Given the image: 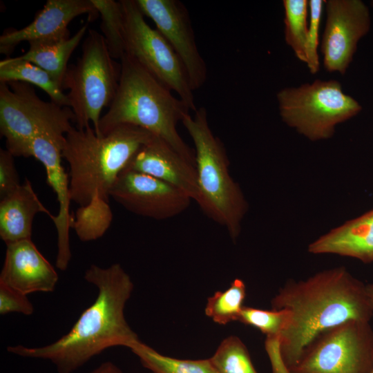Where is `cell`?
<instances>
[{"label": "cell", "instance_id": "obj_1", "mask_svg": "<svg viewBox=\"0 0 373 373\" xmlns=\"http://www.w3.org/2000/svg\"><path fill=\"white\" fill-rule=\"evenodd\" d=\"M84 278L96 287L97 296L68 333L45 346H8V352L24 358L49 361L58 373H73L106 349L130 348L140 341L124 315L133 283L122 267L119 263L108 267L91 265Z\"/></svg>", "mask_w": 373, "mask_h": 373}, {"label": "cell", "instance_id": "obj_2", "mask_svg": "<svg viewBox=\"0 0 373 373\" xmlns=\"http://www.w3.org/2000/svg\"><path fill=\"white\" fill-rule=\"evenodd\" d=\"M365 285L340 267L288 281L279 289L271 305L289 313L280 336L281 355L289 370L322 332L352 320L371 321L373 307Z\"/></svg>", "mask_w": 373, "mask_h": 373}, {"label": "cell", "instance_id": "obj_3", "mask_svg": "<svg viewBox=\"0 0 373 373\" xmlns=\"http://www.w3.org/2000/svg\"><path fill=\"white\" fill-rule=\"evenodd\" d=\"M115 96L101 117L99 135L129 124L142 128L169 144L195 166L194 149L181 137L177 124L190 109L134 58L125 53Z\"/></svg>", "mask_w": 373, "mask_h": 373}, {"label": "cell", "instance_id": "obj_4", "mask_svg": "<svg viewBox=\"0 0 373 373\" xmlns=\"http://www.w3.org/2000/svg\"><path fill=\"white\" fill-rule=\"evenodd\" d=\"M154 136L129 124L101 135L90 126L84 129L73 126L65 135L62 150V157L69 166L72 201L84 206L97 195L109 202L110 191L119 173Z\"/></svg>", "mask_w": 373, "mask_h": 373}, {"label": "cell", "instance_id": "obj_5", "mask_svg": "<svg viewBox=\"0 0 373 373\" xmlns=\"http://www.w3.org/2000/svg\"><path fill=\"white\" fill-rule=\"evenodd\" d=\"M182 123L194 144L195 169L200 191L197 204L209 218L223 226L236 240L247 211V202L240 186L229 171V160L222 141L209 126L204 107L193 117L185 115Z\"/></svg>", "mask_w": 373, "mask_h": 373}, {"label": "cell", "instance_id": "obj_6", "mask_svg": "<svg viewBox=\"0 0 373 373\" xmlns=\"http://www.w3.org/2000/svg\"><path fill=\"white\" fill-rule=\"evenodd\" d=\"M120 74L121 64L109 54L103 35L89 29L82 56L75 65L68 68L62 84L63 90L69 89V108L74 114L77 128L84 129L92 124L99 135L101 112L113 102Z\"/></svg>", "mask_w": 373, "mask_h": 373}, {"label": "cell", "instance_id": "obj_7", "mask_svg": "<svg viewBox=\"0 0 373 373\" xmlns=\"http://www.w3.org/2000/svg\"><path fill=\"white\" fill-rule=\"evenodd\" d=\"M279 114L289 126L312 141L332 137L336 125L358 115L362 106L336 79H316L276 94Z\"/></svg>", "mask_w": 373, "mask_h": 373}, {"label": "cell", "instance_id": "obj_8", "mask_svg": "<svg viewBox=\"0 0 373 373\" xmlns=\"http://www.w3.org/2000/svg\"><path fill=\"white\" fill-rule=\"evenodd\" d=\"M75 116L70 108L41 99L29 84L0 82V133L15 157H29L35 137L46 131L66 133Z\"/></svg>", "mask_w": 373, "mask_h": 373}, {"label": "cell", "instance_id": "obj_9", "mask_svg": "<svg viewBox=\"0 0 373 373\" xmlns=\"http://www.w3.org/2000/svg\"><path fill=\"white\" fill-rule=\"evenodd\" d=\"M291 373H373V328L349 321L328 329L303 350Z\"/></svg>", "mask_w": 373, "mask_h": 373}, {"label": "cell", "instance_id": "obj_10", "mask_svg": "<svg viewBox=\"0 0 373 373\" xmlns=\"http://www.w3.org/2000/svg\"><path fill=\"white\" fill-rule=\"evenodd\" d=\"M124 15L125 51L160 83L197 110L186 70L169 43L145 21L135 0L120 1Z\"/></svg>", "mask_w": 373, "mask_h": 373}, {"label": "cell", "instance_id": "obj_11", "mask_svg": "<svg viewBox=\"0 0 373 373\" xmlns=\"http://www.w3.org/2000/svg\"><path fill=\"white\" fill-rule=\"evenodd\" d=\"M326 21L319 50L324 68L346 73L359 41L370 31V9L361 0H325Z\"/></svg>", "mask_w": 373, "mask_h": 373}, {"label": "cell", "instance_id": "obj_12", "mask_svg": "<svg viewBox=\"0 0 373 373\" xmlns=\"http://www.w3.org/2000/svg\"><path fill=\"white\" fill-rule=\"evenodd\" d=\"M111 197L128 211L157 220L180 215L192 200L178 188L128 168L119 173L110 191Z\"/></svg>", "mask_w": 373, "mask_h": 373}, {"label": "cell", "instance_id": "obj_13", "mask_svg": "<svg viewBox=\"0 0 373 373\" xmlns=\"http://www.w3.org/2000/svg\"><path fill=\"white\" fill-rule=\"evenodd\" d=\"M66 133L59 130H50L37 135L29 149V157L42 163L46 173V182L57 195L59 210L57 215L49 217L57 232V254L56 267L65 271L71 259L69 232L73 228L74 218L70 209L72 201L69 176L61 164L62 150Z\"/></svg>", "mask_w": 373, "mask_h": 373}, {"label": "cell", "instance_id": "obj_14", "mask_svg": "<svg viewBox=\"0 0 373 373\" xmlns=\"http://www.w3.org/2000/svg\"><path fill=\"white\" fill-rule=\"evenodd\" d=\"M140 10L151 19L181 60L193 90L207 78L206 63L198 50L189 12L178 0H135Z\"/></svg>", "mask_w": 373, "mask_h": 373}, {"label": "cell", "instance_id": "obj_15", "mask_svg": "<svg viewBox=\"0 0 373 373\" xmlns=\"http://www.w3.org/2000/svg\"><path fill=\"white\" fill-rule=\"evenodd\" d=\"M84 14L88 15L90 21L99 15L90 0H48L30 24L0 37V52L9 55L23 41L56 43L66 40L70 37V22Z\"/></svg>", "mask_w": 373, "mask_h": 373}, {"label": "cell", "instance_id": "obj_16", "mask_svg": "<svg viewBox=\"0 0 373 373\" xmlns=\"http://www.w3.org/2000/svg\"><path fill=\"white\" fill-rule=\"evenodd\" d=\"M0 274V283L23 294L52 292L59 276L32 239L9 242Z\"/></svg>", "mask_w": 373, "mask_h": 373}, {"label": "cell", "instance_id": "obj_17", "mask_svg": "<svg viewBox=\"0 0 373 373\" xmlns=\"http://www.w3.org/2000/svg\"><path fill=\"white\" fill-rule=\"evenodd\" d=\"M126 168L150 175L178 188L196 203L199 200L195 166L158 137L154 136L142 146Z\"/></svg>", "mask_w": 373, "mask_h": 373}, {"label": "cell", "instance_id": "obj_18", "mask_svg": "<svg viewBox=\"0 0 373 373\" xmlns=\"http://www.w3.org/2000/svg\"><path fill=\"white\" fill-rule=\"evenodd\" d=\"M309 253L332 254L373 262V209L330 230L309 244Z\"/></svg>", "mask_w": 373, "mask_h": 373}, {"label": "cell", "instance_id": "obj_19", "mask_svg": "<svg viewBox=\"0 0 373 373\" xmlns=\"http://www.w3.org/2000/svg\"><path fill=\"white\" fill-rule=\"evenodd\" d=\"M39 213L51 215L26 178L17 190L1 199V239L6 244L31 239L32 222Z\"/></svg>", "mask_w": 373, "mask_h": 373}, {"label": "cell", "instance_id": "obj_20", "mask_svg": "<svg viewBox=\"0 0 373 373\" xmlns=\"http://www.w3.org/2000/svg\"><path fill=\"white\" fill-rule=\"evenodd\" d=\"M88 30V24L86 23L74 35L62 41L29 42L28 50L17 57L44 69L62 89L63 81L68 68V61Z\"/></svg>", "mask_w": 373, "mask_h": 373}, {"label": "cell", "instance_id": "obj_21", "mask_svg": "<svg viewBox=\"0 0 373 373\" xmlns=\"http://www.w3.org/2000/svg\"><path fill=\"white\" fill-rule=\"evenodd\" d=\"M21 82L33 84L48 94L51 102L69 107L67 95L50 75L38 66L19 58H6L0 61V82Z\"/></svg>", "mask_w": 373, "mask_h": 373}, {"label": "cell", "instance_id": "obj_22", "mask_svg": "<svg viewBox=\"0 0 373 373\" xmlns=\"http://www.w3.org/2000/svg\"><path fill=\"white\" fill-rule=\"evenodd\" d=\"M154 373H218L210 358L179 359L163 355L140 341L129 348Z\"/></svg>", "mask_w": 373, "mask_h": 373}, {"label": "cell", "instance_id": "obj_23", "mask_svg": "<svg viewBox=\"0 0 373 373\" xmlns=\"http://www.w3.org/2000/svg\"><path fill=\"white\" fill-rule=\"evenodd\" d=\"M101 17L100 28L109 54L113 59L125 55V25L120 1L90 0Z\"/></svg>", "mask_w": 373, "mask_h": 373}, {"label": "cell", "instance_id": "obj_24", "mask_svg": "<svg viewBox=\"0 0 373 373\" xmlns=\"http://www.w3.org/2000/svg\"><path fill=\"white\" fill-rule=\"evenodd\" d=\"M112 220L109 202L95 195L88 204L77 210L73 228L82 241H93L103 236Z\"/></svg>", "mask_w": 373, "mask_h": 373}, {"label": "cell", "instance_id": "obj_25", "mask_svg": "<svg viewBox=\"0 0 373 373\" xmlns=\"http://www.w3.org/2000/svg\"><path fill=\"white\" fill-rule=\"evenodd\" d=\"M285 40L295 56L307 62V39L308 32V0H283Z\"/></svg>", "mask_w": 373, "mask_h": 373}, {"label": "cell", "instance_id": "obj_26", "mask_svg": "<svg viewBox=\"0 0 373 373\" xmlns=\"http://www.w3.org/2000/svg\"><path fill=\"white\" fill-rule=\"evenodd\" d=\"M246 296V286L240 279H235L229 287L218 291L207 298L205 314L213 322L225 325L232 321H238Z\"/></svg>", "mask_w": 373, "mask_h": 373}, {"label": "cell", "instance_id": "obj_27", "mask_svg": "<svg viewBox=\"0 0 373 373\" xmlns=\"http://www.w3.org/2000/svg\"><path fill=\"white\" fill-rule=\"evenodd\" d=\"M209 358L218 373H258L247 347L236 336L225 338Z\"/></svg>", "mask_w": 373, "mask_h": 373}, {"label": "cell", "instance_id": "obj_28", "mask_svg": "<svg viewBox=\"0 0 373 373\" xmlns=\"http://www.w3.org/2000/svg\"><path fill=\"white\" fill-rule=\"evenodd\" d=\"M289 317V311L285 309L265 310L244 306L238 321L258 329L267 338H280Z\"/></svg>", "mask_w": 373, "mask_h": 373}, {"label": "cell", "instance_id": "obj_29", "mask_svg": "<svg viewBox=\"0 0 373 373\" xmlns=\"http://www.w3.org/2000/svg\"><path fill=\"white\" fill-rule=\"evenodd\" d=\"M308 5L309 19L306 46V64L309 72L316 74L320 68L319 31L325 0H308Z\"/></svg>", "mask_w": 373, "mask_h": 373}, {"label": "cell", "instance_id": "obj_30", "mask_svg": "<svg viewBox=\"0 0 373 373\" xmlns=\"http://www.w3.org/2000/svg\"><path fill=\"white\" fill-rule=\"evenodd\" d=\"M33 312L34 307L27 295L0 283L1 315L17 312L30 316L32 314Z\"/></svg>", "mask_w": 373, "mask_h": 373}, {"label": "cell", "instance_id": "obj_31", "mask_svg": "<svg viewBox=\"0 0 373 373\" xmlns=\"http://www.w3.org/2000/svg\"><path fill=\"white\" fill-rule=\"evenodd\" d=\"M21 183L15 166V156L7 149H0L1 199L17 190Z\"/></svg>", "mask_w": 373, "mask_h": 373}, {"label": "cell", "instance_id": "obj_32", "mask_svg": "<svg viewBox=\"0 0 373 373\" xmlns=\"http://www.w3.org/2000/svg\"><path fill=\"white\" fill-rule=\"evenodd\" d=\"M90 373H123L122 370L113 363L106 361L101 363Z\"/></svg>", "mask_w": 373, "mask_h": 373}, {"label": "cell", "instance_id": "obj_33", "mask_svg": "<svg viewBox=\"0 0 373 373\" xmlns=\"http://www.w3.org/2000/svg\"><path fill=\"white\" fill-rule=\"evenodd\" d=\"M365 288H366V292H367V296L373 307V283L366 285Z\"/></svg>", "mask_w": 373, "mask_h": 373}, {"label": "cell", "instance_id": "obj_34", "mask_svg": "<svg viewBox=\"0 0 373 373\" xmlns=\"http://www.w3.org/2000/svg\"><path fill=\"white\" fill-rule=\"evenodd\" d=\"M371 7L373 8V0H372L370 3Z\"/></svg>", "mask_w": 373, "mask_h": 373}, {"label": "cell", "instance_id": "obj_35", "mask_svg": "<svg viewBox=\"0 0 373 373\" xmlns=\"http://www.w3.org/2000/svg\"><path fill=\"white\" fill-rule=\"evenodd\" d=\"M150 373H154V372H151Z\"/></svg>", "mask_w": 373, "mask_h": 373}]
</instances>
